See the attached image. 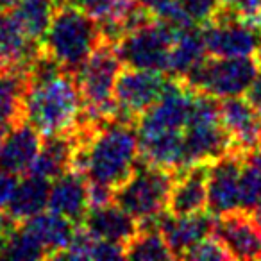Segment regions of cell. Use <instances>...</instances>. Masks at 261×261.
I'll return each instance as SVG.
<instances>
[{
    "label": "cell",
    "instance_id": "6da1fadb",
    "mask_svg": "<svg viewBox=\"0 0 261 261\" xmlns=\"http://www.w3.org/2000/svg\"><path fill=\"white\" fill-rule=\"evenodd\" d=\"M72 133L77 140L72 168L88 181L116 190L135 172L140 160L135 123L83 118Z\"/></svg>",
    "mask_w": 261,
    "mask_h": 261
},
{
    "label": "cell",
    "instance_id": "7a4b0ae2",
    "mask_svg": "<svg viewBox=\"0 0 261 261\" xmlns=\"http://www.w3.org/2000/svg\"><path fill=\"white\" fill-rule=\"evenodd\" d=\"M83 113V98L75 77L61 72L41 83L29 84L23 97V122L41 136L72 133Z\"/></svg>",
    "mask_w": 261,
    "mask_h": 261
},
{
    "label": "cell",
    "instance_id": "3957f363",
    "mask_svg": "<svg viewBox=\"0 0 261 261\" xmlns=\"http://www.w3.org/2000/svg\"><path fill=\"white\" fill-rule=\"evenodd\" d=\"M100 41L102 34L97 20L81 11L77 6L59 0L47 34L40 45L63 66L65 72L75 75Z\"/></svg>",
    "mask_w": 261,
    "mask_h": 261
},
{
    "label": "cell",
    "instance_id": "277c9868",
    "mask_svg": "<svg viewBox=\"0 0 261 261\" xmlns=\"http://www.w3.org/2000/svg\"><path fill=\"white\" fill-rule=\"evenodd\" d=\"M232 152L231 140L220 120V100L195 91L190 116L182 130V168L213 163Z\"/></svg>",
    "mask_w": 261,
    "mask_h": 261
},
{
    "label": "cell",
    "instance_id": "5b68a950",
    "mask_svg": "<svg viewBox=\"0 0 261 261\" xmlns=\"http://www.w3.org/2000/svg\"><path fill=\"white\" fill-rule=\"evenodd\" d=\"M123 68L115 45L100 41L84 65L75 72V83L83 98L84 111L97 122L116 118V104L113 98L116 77Z\"/></svg>",
    "mask_w": 261,
    "mask_h": 261
},
{
    "label": "cell",
    "instance_id": "8992f818",
    "mask_svg": "<svg viewBox=\"0 0 261 261\" xmlns=\"http://www.w3.org/2000/svg\"><path fill=\"white\" fill-rule=\"evenodd\" d=\"M174 174L138 160L135 172L115 190L113 202L136 220L161 213L167 210Z\"/></svg>",
    "mask_w": 261,
    "mask_h": 261
},
{
    "label": "cell",
    "instance_id": "52a82bcc",
    "mask_svg": "<svg viewBox=\"0 0 261 261\" xmlns=\"http://www.w3.org/2000/svg\"><path fill=\"white\" fill-rule=\"evenodd\" d=\"M259 72L254 58H204L188 75L186 84L192 90L207 93L215 98H229L245 95L247 88Z\"/></svg>",
    "mask_w": 261,
    "mask_h": 261
},
{
    "label": "cell",
    "instance_id": "ba28073f",
    "mask_svg": "<svg viewBox=\"0 0 261 261\" xmlns=\"http://www.w3.org/2000/svg\"><path fill=\"white\" fill-rule=\"evenodd\" d=\"M179 34L181 33L167 22L154 20L142 29L123 34L115 43V50L122 65L129 68L158 70L167 73L172 43Z\"/></svg>",
    "mask_w": 261,
    "mask_h": 261
},
{
    "label": "cell",
    "instance_id": "9c48e42d",
    "mask_svg": "<svg viewBox=\"0 0 261 261\" xmlns=\"http://www.w3.org/2000/svg\"><path fill=\"white\" fill-rule=\"evenodd\" d=\"M172 77L158 70L122 68L116 77L113 98L116 104V118L135 123L163 95Z\"/></svg>",
    "mask_w": 261,
    "mask_h": 261
},
{
    "label": "cell",
    "instance_id": "30bf717a",
    "mask_svg": "<svg viewBox=\"0 0 261 261\" xmlns=\"http://www.w3.org/2000/svg\"><path fill=\"white\" fill-rule=\"evenodd\" d=\"M204 45L215 58H254L261 43V33L232 18L220 4L215 18L200 27Z\"/></svg>",
    "mask_w": 261,
    "mask_h": 261
},
{
    "label": "cell",
    "instance_id": "8fae6325",
    "mask_svg": "<svg viewBox=\"0 0 261 261\" xmlns=\"http://www.w3.org/2000/svg\"><path fill=\"white\" fill-rule=\"evenodd\" d=\"M242 154L229 152L207 165V211L213 217L240 210Z\"/></svg>",
    "mask_w": 261,
    "mask_h": 261
},
{
    "label": "cell",
    "instance_id": "7c38bea8",
    "mask_svg": "<svg viewBox=\"0 0 261 261\" xmlns=\"http://www.w3.org/2000/svg\"><path fill=\"white\" fill-rule=\"evenodd\" d=\"M213 234L231 259H261V229L252 213L236 210L215 217Z\"/></svg>",
    "mask_w": 261,
    "mask_h": 261
},
{
    "label": "cell",
    "instance_id": "4fadbf2b",
    "mask_svg": "<svg viewBox=\"0 0 261 261\" xmlns=\"http://www.w3.org/2000/svg\"><path fill=\"white\" fill-rule=\"evenodd\" d=\"M220 120L231 140L232 152L247 154L261 147V115L245 97L218 98Z\"/></svg>",
    "mask_w": 261,
    "mask_h": 261
},
{
    "label": "cell",
    "instance_id": "5bb4252c",
    "mask_svg": "<svg viewBox=\"0 0 261 261\" xmlns=\"http://www.w3.org/2000/svg\"><path fill=\"white\" fill-rule=\"evenodd\" d=\"M207 163L193 165L174 174L167 211L175 217L206 211L207 204Z\"/></svg>",
    "mask_w": 261,
    "mask_h": 261
},
{
    "label": "cell",
    "instance_id": "9a60e30c",
    "mask_svg": "<svg viewBox=\"0 0 261 261\" xmlns=\"http://www.w3.org/2000/svg\"><path fill=\"white\" fill-rule=\"evenodd\" d=\"M215 217L210 211H200L193 215H181L175 217L167 211L163 222H161V234L167 242L168 249L174 254V259H182L185 252L192 249L197 242L206 236L213 234Z\"/></svg>",
    "mask_w": 261,
    "mask_h": 261
},
{
    "label": "cell",
    "instance_id": "2e32d148",
    "mask_svg": "<svg viewBox=\"0 0 261 261\" xmlns=\"http://www.w3.org/2000/svg\"><path fill=\"white\" fill-rule=\"evenodd\" d=\"M41 142L43 136L31 123L20 122L13 125L0 143V168L15 175L29 172Z\"/></svg>",
    "mask_w": 261,
    "mask_h": 261
},
{
    "label": "cell",
    "instance_id": "e0dca14e",
    "mask_svg": "<svg viewBox=\"0 0 261 261\" xmlns=\"http://www.w3.org/2000/svg\"><path fill=\"white\" fill-rule=\"evenodd\" d=\"M47 207L79 225L90 207L88 179L73 168L56 177L54 182H50Z\"/></svg>",
    "mask_w": 261,
    "mask_h": 261
},
{
    "label": "cell",
    "instance_id": "ac0fdd59",
    "mask_svg": "<svg viewBox=\"0 0 261 261\" xmlns=\"http://www.w3.org/2000/svg\"><path fill=\"white\" fill-rule=\"evenodd\" d=\"M79 225H83L95 238L109 240L122 245H125L138 232V220L115 202L98 207H88Z\"/></svg>",
    "mask_w": 261,
    "mask_h": 261
},
{
    "label": "cell",
    "instance_id": "d6986e66",
    "mask_svg": "<svg viewBox=\"0 0 261 261\" xmlns=\"http://www.w3.org/2000/svg\"><path fill=\"white\" fill-rule=\"evenodd\" d=\"M77 140L73 133L43 136L40 152L34 158L29 174L54 181L65 172L72 170L73 156H75Z\"/></svg>",
    "mask_w": 261,
    "mask_h": 261
},
{
    "label": "cell",
    "instance_id": "ffe728a7",
    "mask_svg": "<svg viewBox=\"0 0 261 261\" xmlns=\"http://www.w3.org/2000/svg\"><path fill=\"white\" fill-rule=\"evenodd\" d=\"M38 50L40 43L31 40L15 11H0V58L8 66L27 70Z\"/></svg>",
    "mask_w": 261,
    "mask_h": 261
},
{
    "label": "cell",
    "instance_id": "44dd1931",
    "mask_svg": "<svg viewBox=\"0 0 261 261\" xmlns=\"http://www.w3.org/2000/svg\"><path fill=\"white\" fill-rule=\"evenodd\" d=\"M48 192H50V179L29 174L16 182L9 204L4 213L16 224L29 220L31 217L45 211L48 204Z\"/></svg>",
    "mask_w": 261,
    "mask_h": 261
},
{
    "label": "cell",
    "instance_id": "7402d4cb",
    "mask_svg": "<svg viewBox=\"0 0 261 261\" xmlns=\"http://www.w3.org/2000/svg\"><path fill=\"white\" fill-rule=\"evenodd\" d=\"M20 225L41 243V247L47 252V259H52L59 250L68 245L77 227L72 220L54 211H48V213L41 211Z\"/></svg>",
    "mask_w": 261,
    "mask_h": 261
},
{
    "label": "cell",
    "instance_id": "603a6c76",
    "mask_svg": "<svg viewBox=\"0 0 261 261\" xmlns=\"http://www.w3.org/2000/svg\"><path fill=\"white\" fill-rule=\"evenodd\" d=\"M29 88L25 68L8 66L0 73V125L9 127L23 122V97Z\"/></svg>",
    "mask_w": 261,
    "mask_h": 261
},
{
    "label": "cell",
    "instance_id": "cb8c5ba5",
    "mask_svg": "<svg viewBox=\"0 0 261 261\" xmlns=\"http://www.w3.org/2000/svg\"><path fill=\"white\" fill-rule=\"evenodd\" d=\"M206 56L207 50L200 27L182 31L172 43L167 73L174 79H185Z\"/></svg>",
    "mask_w": 261,
    "mask_h": 261
},
{
    "label": "cell",
    "instance_id": "d4e9b609",
    "mask_svg": "<svg viewBox=\"0 0 261 261\" xmlns=\"http://www.w3.org/2000/svg\"><path fill=\"white\" fill-rule=\"evenodd\" d=\"M58 4L59 0H20L13 11L31 40L41 43Z\"/></svg>",
    "mask_w": 261,
    "mask_h": 261
},
{
    "label": "cell",
    "instance_id": "484cf974",
    "mask_svg": "<svg viewBox=\"0 0 261 261\" xmlns=\"http://www.w3.org/2000/svg\"><path fill=\"white\" fill-rule=\"evenodd\" d=\"M240 210L247 213L261 211V147L242 156Z\"/></svg>",
    "mask_w": 261,
    "mask_h": 261
},
{
    "label": "cell",
    "instance_id": "4316f807",
    "mask_svg": "<svg viewBox=\"0 0 261 261\" xmlns=\"http://www.w3.org/2000/svg\"><path fill=\"white\" fill-rule=\"evenodd\" d=\"M123 247L125 259H174L161 231H138Z\"/></svg>",
    "mask_w": 261,
    "mask_h": 261
},
{
    "label": "cell",
    "instance_id": "83f0119b",
    "mask_svg": "<svg viewBox=\"0 0 261 261\" xmlns=\"http://www.w3.org/2000/svg\"><path fill=\"white\" fill-rule=\"evenodd\" d=\"M97 22H113L123 29V20L136 6V0H66ZM125 34V33H123Z\"/></svg>",
    "mask_w": 261,
    "mask_h": 261
},
{
    "label": "cell",
    "instance_id": "f1b7e54d",
    "mask_svg": "<svg viewBox=\"0 0 261 261\" xmlns=\"http://www.w3.org/2000/svg\"><path fill=\"white\" fill-rule=\"evenodd\" d=\"M2 257L15 261H31V259H47V252L41 243L31 234L29 231L16 225V229L8 236Z\"/></svg>",
    "mask_w": 261,
    "mask_h": 261
},
{
    "label": "cell",
    "instance_id": "f546056e",
    "mask_svg": "<svg viewBox=\"0 0 261 261\" xmlns=\"http://www.w3.org/2000/svg\"><path fill=\"white\" fill-rule=\"evenodd\" d=\"M182 259H195V261H222L231 259L225 247L215 234H210L197 242L192 249H188L182 256Z\"/></svg>",
    "mask_w": 261,
    "mask_h": 261
},
{
    "label": "cell",
    "instance_id": "4dcf8cb0",
    "mask_svg": "<svg viewBox=\"0 0 261 261\" xmlns=\"http://www.w3.org/2000/svg\"><path fill=\"white\" fill-rule=\"evenodd\" d=\"M224 9L238 22L261 33V0H234Z\"/></svg>",
    "mask_w": 261,
    "mask_h": 261
},
{
    "label": "cell",
    "instance_id": "1f68e13d",
    "mask_svg": "<svg viewBox=\"0 0 261 261\" xmlns=\"http://www.w3.org/2000/svg\"><path fill=\"white\" fill-rule=\"evenodd\" d=\"M179 4L197 27H202L215 18L220 0H179Z\"/></svg>",
    "mask_w": 261,
    "mask_h": 261
},
{
    "label": "cell",
    "instance_id": "d6a6232c",
    "mask_svg": "<svg viewBox=\"0 0 261 261\" xmlns=\"http://www.w3.org/2000/svg\"><path fill=\"white\" fill-rule=\"evenodd\" d=\"M122 257H125V247L122 243L95 238L90 259L104 261V259H122Z\"/></svg>",
    "mask_w": 261,
    "mask_h": 261
},
{
    "label": "cell",
    "instance_id": "836d02e7",
    "mask_svg": "<svg viewBox=\"0 0 261 261\" xmlns=\"http://www.w3.org/2000/svg\"><path fill=\"white\" fill-rule=\"evenodd\" d=\"M113 197H115V190L113 188H109V186H106V185H100V182L88 181V202H90V207H98V206H106V204H111Z\"/></svg>",
    "mask_w": 261,
    "mask_h": 261
},
{
    "label": "cell",
    "instance_id": "e575fe53",
    "mask_svg": "<svg viewBox=\"0 0 261 261\" xmlns=\"http://www.w3.org/2000/svg\"><path fill=\"white\" fill-rule=\"evenodd\" d=\"M16 182H18V175L0 168V213L6 211V207H8L9 199H11L13 192L16 188Z\"/></svg>",
    "mask_w": 261,
    "mask_h": 261
},
{
    "label": "cell",
    "instance_id": "d590c367",
    "mask_svg": "<svg viewBox=\"0 0 261 261\" xmlns=\"http://www.w3.org/2000/svg\"><path fill=\"white\" fill-rule=\"evenodd\" d=\"M243 97H245L247 100L250 102V106H252V108L261 115V70L257 72V75L254 77V81L250 83V86L247 88V91H245Z\"/></svg>",
    "mask_w": 261,
    "mask_h": 261
},
{
    "label": "cell",
    "instance_id": "8d00e7d4",
    "mask_svg": "<svg viewBox=\"0 0 261 261\" xmlns=\"http://www.w3.org/2000/svg\"><path fill=\"white\" fill-rule=\"evenodd\" d=\"M20 0H0V11H13Z\"/></svg>",
    "mask_w": 261,
    "mask_h": 261
},
{
    "label": "cell",
    "instance_id": "74e56055",
    "mask_svg": "<svg viewBox=\"0 0 261 261\" xmlns=\"http://www.w3.org/2000/svg\"><path fill=\"white\" fill-rule=\"evenodd\" d=\"M254 59H256V63H257V66H259V70H261V43H259V48H257V52H256V56H254Z\"/></svg>",
    "mask_w": 261,
    "mask_h": 261
},
{
    "label": "cell",
    "instance_id": "f35d334b",
    "mask_svg": "<svg viewBox=\"0 0 261 261\" xmlns=\"http://www.w3.org/2000/svg\"><path fill=\"white\" fill-rule=\"evenodd\" d=\"M9 130V127H2L0 125V143H2V140H4V136H6V133Z\"/></svg>",
    "mask_w": 261,
    "mask_h": 261
},
{
    "label": "cell",
    "instance_id": "ab89813d",
    "mask_svg": "<svg viewBox=\"0 0 261 261\" xmlns=\"http://www.w3.org/2000/svg\"><path fill=\"white\" fill-rule=\"evenodd\" d=\"M6 68H8V63H6V61H4V59L0 58V73L4 72V70H6Z\"/></svg>",
    "mask_w": 261,
    "mask_h": 261
},
{
    "label": "cell",
    "instance_id": "60d3db41",
    "mask_svg": "<svg viewBox=\"0 0 261 261\" xmlns=\"http://www.w3.org/2000/svg\"><path fill=\"white\" fill-rule=\"evenodd\" d=\"M252 215H254V218H256L257 225H259V229H261V211H257V213H252Z\"/></svg>",
    "mask_w": 261,
    "mask_h": 261
},
{
    "label": "cell",
    "instance_id": "b9f144b4",
    "mask_svg": "<svg viewBox=\"0 0 261 261\" xmlns=\"http://www.w3.org/2000/svg\"><path fill=\"white\" fill-rule=\"evenodd\" d=\"M232 2H234V0H220V4H222V6H227V4H232Z\"/></svg>",
    "mask_w": 261,
    "mask_h": 261
}]
</instances>
